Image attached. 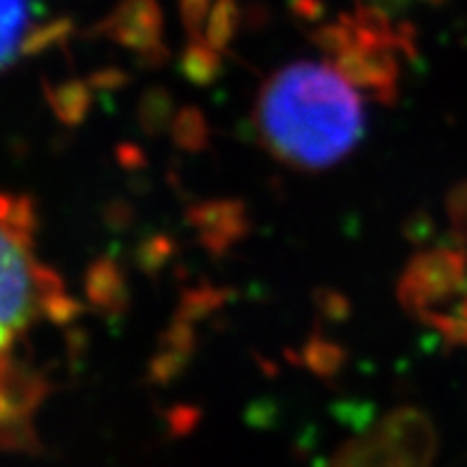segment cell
<instances>
[{
	"label": "cell",
	"mask_w": 467,
	"mask_h": 467,
	"mask_svg": "<svg viewBox=\"0 0 467 467\" xmlns=\"http://www.w3.org/2000/svg\"><path fill=\"white\" fill-rule=\"evenodd\" d=\"M255 130L277 161L296 170H325L360 141L363 105L334 65L294 62L260 88Z\"/></svg>",
	"instance_id": "1"
},
{
	"label": "cell",
	"mask_w": 467,
	"mask_h": 467,
	"mask_svg": "<svg viewBox=\"0 0 467 467\" xmlns=\"http://www.w3.org/2000/svg\"><path fill=\"white\" fill-rule=\"evenodd\" d=\"M3 356L38 317L65 325L79 313L56 270L34 258L36 205L25 193L3 196Z\"/></svg>",
	"instance_id": "2"
},
{
	"label": "cell",
	"mask_w": 467,
	"mask_h": 467,
	"mask_svg": "<svg viewBox=\"0 0 467 467\" xmlns=\"http://www.w3.org/2000/svg\"><path fill=\"white\" fill-rule=\"evenodd\" d=\"M325 50L329 65L344 74L356 88L379 103L399 99V56L415 53V31L408 25H394L389 13L360 3L353 13L338 15L313 34Z\"/></svg>",
	"instance_id": "3"
},
{
	"label": "cell",
	"mask_w": 467,
	"mask_h": 467,
	"mask_svg": "<svg viewBox=\"0 0 467 467\" xmlns=\"http://www.w3.org/2000/svg\"><path fill=\"white\" fill-rule=\"evenodd\" d=\"M467 258L462 251L434 248L418 253L408 263L399 282V301L408 313L427 320L439 306L453 298L465 282Z\"/></svg>",
	"instance_id": "4"
},
{
	"label": "cell",
	"mask_w": 467,
	"mask_h": 467,
	"mask_svg": "<svg viewBox=\"0 0 467 467\" xmlns=\"http://www.w3.org/2000/svg\"><path fill=\"white\" fill-rule=\"evenodd\" d=\"M50 384L29 365L3 356V439L7 449H34V412L48 394Z\"/></svg>",
	"instance_id": "5"
},
{
	"label": "cell",
	"mask_w": 467,
	"mask_h": 467,
	"mask_svg": "<svg viewBox=\"0 0 467 467\" xmlns=\"http://www.w3.org/2000/svg\"><path fill=\"white\" fill-rule=\"evenodd\" d=\"M93 31L134 50L146 62L158 65L167 57L162 46V13L155 0H119Z\"/></svg>",
	"instance_id": "6"
},
{
	"label": "cell",
	"mask_w": 467,
	"mask_h": 467,
	"mask_svg": "<svg viewBox=\"0 0 467 467\" xmlns=\"http://www.w3.org/2000/svg\"><path fill=\"white\" fill-rule=\"evenodd\" d=\"M189 224L205 251L222 255L246 236L248 213L239 201H205L189 210Z\"/></svg>",
	"instance_id": "7"
},
{
	"label": "cell",
	"mask_w": 467,
	"mask_h": 467,
	"mask_svg": "<svg viewBox=\"0 0 467 467\" xmlns=\"http://www.w3.org/2000/svg\"><path fill=\"white\" fill-rule=\"evenodd\" d=\"M87 296L100 313L119 315L130 306V291L122 272L112 260L103 258L91 265L87 275Z\"/></svg>",
	"instance_id": "8"
},
{
	"label": "cell",
	"mask_w": 467,
	"mask_h": 467,
	"mask_svg": "<svg viewBox=\"0 0 467 467\" xmlns=\"http://www.w3.org/2000/svg\"><path fill=\"white\" fill-rule=\"evenodd\" d=\"M29 31V0H3V67L10 69L22 56Z\"/></svg>",
	"instance_id": "9"
},
{
	"label": "cell",
	"mask_w": 467,
	"mask_h": 467,
	"mask_svg": "<svg viewBox=\"0 0 467 467\" xmlns=\"http://www.w3.org/2000/svg\"><path fill=\"white\" fill-rule=\"evenodd\" d=\"M46 99L60 122L77 124L91 105V91L84 81H65L57 87H46Z\"/></svg>",
	"instance_id": "10"
},
{
	"label": "cell",
	"mask_w": 467,
	"mask_h": 467,
	"mask_svg": "<svg viewBox=\"0 0 467 467\" xmlns=\"http://www.w3.org/2000/svg\"><path fill=\"white\" fill-rule=\"evenodd\" d=\"M239 3L236 0H215L205 19L203 38L215 50H224L232 44L234 34L239 29Z\"/></svg>",
	"instance_id": "11"
},
{
	"label": "cell",
	"mask_w": 467,
	"mask_h": 467,
	"mask_svg": "<svg viewBox=\"0 0 467 467\" xmlns=\"http://www.w3.org/2000/svg\"><path fill=\"white\" fill-rule=\"evenodd\" d=\"M182 72L196 84H210L220 72V50H215L205 38H191L182 56Z\"/></svg>",
	"instance_id": "12"
},
{
	"label": "cell",
	"mask_w": 467,
	"mask_h": 467,
	"mask_svg": "<svg viewBox=\"0 0 467 467\" xmlns=\"http://www.w3.org/2000/svg\"><path fill=\"white\" fill-rule=\"evenodd\" d=\"M174 141L186 150H201L208 146V122L196 108H184L172 119Z\"/></svg>",
	"instance_id": "13"
},
{
	"label": "cell",
	"mask_w": 467,
	"mask_h": 467,
	"mask_svg": "<svg viewBox=\"0 0 467 467\" xmlns=\"http://www.w3.org/2000/svg\"><path fill=\"white\" fill-rule=\"evenodd\" d=\"M170 119H174L170 96L165 91H161V88L146 93L141 103V124L146 127V131L158 134Z\"/></svg>",
	"instance_id": "14"
},
{
	"label": "cell",
	"mask_w": 467,
	"mask_h": 467,
	"mask_svg": "<svg viewBox=\"0 0 467 467\" xmlns=\"http://www.w3.org/2000/svg\"><path fill=\"white\" fill-rule=\"evenodd\" d=\"M72 31V25L67 19H60V22H50V25L38 26V29H31L25 38V46H22V56H34V53H41L48 46L62 44L67 34Z\"/></svg>",
	"instance_id": "15"
},
{
	"label": "cell",
	"mask_w": 467,
	"mask_h": 467,
	"mask_svg": "<svg viewBox=\"0 0 467 467\" xmlns=\"http://www.w3.org/2000/svg\"><path fill=\"white\" fill-rule=\"evenodd\" d=\"M306 360L315 372L332 375L334 369H338L341 360H344V353H341V348L337 344H329V341H322V338H313L306 348Z\"/></svg>",
	"instance_id": "16"
},
{
	"label": "cell",
	"mask_w": 467,
	"mask_h": 467,
	"mask_svg": "<svg viewBox=\"0 0 467 467\" xmlns=\"http://www.w3.org/2000/svg\"><path fill=\"white\" fill-rule=\"evenodd\" d=\"M213 7V0H179V10H182V22L191 38H203V25Z\"/></svg>",
	"instance_id": "17"
},
{
	"label": "cell",
	"mask_w": 467,
	"mask_h": 467,
	"mask_svg": "<svg viewBox=\"0 0 467 467\" xmlns=\"http://www.w3.org/2000/svg\"><path fill=\"white\" fill-rule=\"evenodd\" d=\"M449 215L455 236L467 241V184H461L449 196Z\"/></svg>",
	"instance_id": "18"
}]
</instances>
